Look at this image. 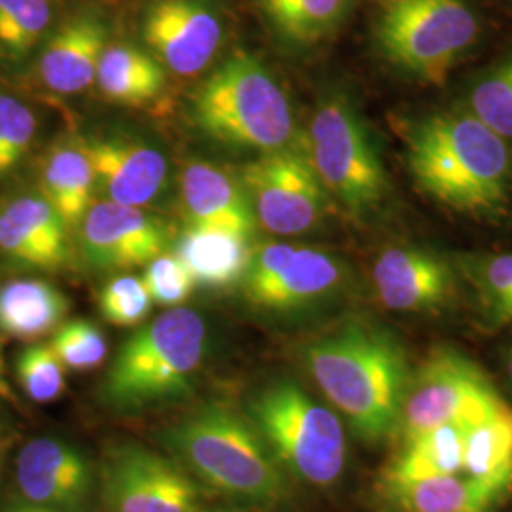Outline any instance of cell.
Masks as SVG:
<instances>
[{
	"label": "cell",
	"mask_w": 512,
	"mask_h": 512,
	"mask_svg": "<svg viewBox=\"0 0 512 512\" xmlns=\"http://www.w3.org/2000/svg\"><path fill=\"white\" fill-rule=\"evenodd\" d=\"M480 33L469 0H380L374 38L404 76L442 86Z\"/></svg>",
	"instance_id": "7"
},
{
	"label": "cell",
	"mask_w": 512,
	"mask_h": 512,
	"mask_svg": "<svg viewBox=\"0 0 512 512\" xmlns=\"http://www.w3.org/2000/svg\"><path fill=\"white\" fill-rule=\"evenodd\" d=\"M50 346L63 366L74 372H88L103 365L109 353L103 330L86 319H74L59 325Z\"/></svg>",
	"instance_id": "33"
},
{
	"label": "cell",
	"mask_w": 512,
	"mask_h": 512,
	"mask_svg": "<svg viewBox=\"0 0 512 512\" xmlns=\"http://www.w3.org/2000/svg\"><path fill=\"white\" fill-rule=\"evenodd\" d=\"M505 365H507V374H509V380L512 382V351L507 355V361H505Z\"/></svg>",
	"instance_id": "39"
},
{
	"label": "cell",
	"mask_w": 512,
	"mask_h": 512,
	"mask_svg": "<svg viewBox=\"0 0 512 512\" xmlns=\"http://www.w3.org/2000/svg\"><path fill=\"white\" fill-rule=\"evenodd\" d=\"M196 126L217 143L260 154L291 147V103L253 55L236 52L209 74L192 97Z\"/></svg>",
	"instance_id": "5"
},
{
	"label": "cell",
	"mask_w": 512,
	"mask_h": 512,
	"mask_svg": "<svg viewBox=\"0 0 512 512\" xmlns=\"http://www.w3.org/2000/svg\"><path fill=\"white\" fill-rule=\"evenodd\" d=\"M16 376L25 395L35 403L57 401L65 389V366L50 344H33L16 359Z\"/></svg>",
	"instance_id": "32"
},
{
	"label": "cell",
	"mask_w": 512,
	"mask_h": 512,
	"mask_svg": "<svg viewBox=\"0 0 512 512\" xmlns=\"http://www.w3.org/2000/svg\"><path fill=\"white\" fill-rule=\"evenodd\" d=\"M35 133L33 110L12 95H0V179L25 158Z\"/></svg>",
	"instance_id": "34"
},
{
	"label": "cell",
	"mask_w": 512,
	"mask_h": 512,
	"mask_svg": "<svg viewBox=\"0 0 512 512\" xmlns=\"http://www.w3.org/2000/svg\"><path fill=\"white\" fill-rule=\"evenodd\" d=\"M205 348L202 315L169 308L118 349L99 389L101 403L129 414L183 399L192 391Z\"/></svg>",
	"instance_id": "4"
},
{
	"label": "cell",
	"mask_w": 512,
	"mask_h": 512,
	"mask_svg": "<svg viewBox=\"0 0 512 512\" xmlns=\"http://www.w3.org/2000/svg\"><path fill=\"white\" fill-rule=\"evenodd\" d=\"M507 406L475 361L459 349L440 346L410 374L397 437L412 439L444 423L473 427Z\"/></svg>",
	"instance_id": "9"
},
{
	"label": "cell",
	"mask_w": 512,
	"mask_h": 512,
	"mask_svg": "<svg viewBox=\"0 0 512 512\" xmlns=\"http://www.w3.org/2000/svg\"><path fill=\"white\" fill-rule=\"evenodd\" d=\"M143 283L154 304L179 308L194 291V279L177 255H160L147 264Z\"/></svg>",
	"instance_id": "36"
},
{
	"label": "cell",
	"mask_w": 512,
	"mask_h": 512,
	"mask_svg": "<svg viewBox=\"0 0 512 512\" xmlns=\"http://www.w3.org/2000/svg\"><path fill=\"white\" fill-rule=\"evenodd\" d=\"M372 281L385 308L401 313H439L458 285L444 258L412 245L387 247L374 262Z\"/></svg>",
	"instance_id": "16"
},
{
	"label": "cell",
	"mask_w": 512,
	"mask_h": 512,
	"mask_svg": "<svg viewBox=\"0 0 512 512\" xmlns=\"http://www.w3.org/2000/svg\"><path fill=\"white\" fill-rule=\"evenodd\" d=\"M0 399L16 403V395L12 391V385L6 378V366H4V359H2V349H0Z\"/></svg>",
	"instance_id": "38"
},
{
	"label": "cell",
	"mask_w": 512,
	"mask_h": 512,
	"mask_svg": "<svg viewBox=\"0 0 512 512\" xmlns=\"http://www.w3.org/2000/svg\"><path fill=\"white\" fill-rule=\"evenodd\" d=\"M109 44L107 23L82 12L63 21L48 40L40 57V76L57 93L88 90L97 78L101 55Z\"/></svg>",
	"instance_id": "19"
},
{
	"label": "cell",
	"mask_w": 512,
	"mask_h": 512,
	"mask_svg": "<svg viewBox=\"0 0 512 512\" xmlns=\"http://www.w3.org/2000/svg\"><path fill=\"white\" fill-rule=\"evenodd\" d=\"M152 298L143 279L135 275H120L107 283L99 296V310L114 327H137L152 310Z\"/></svg>",
	"instance_id": "35"
},
{
	"label": "cell",
	"mask_w": 512,
	"mask_h": 512,
	"mask_svg": "<svg viewBox=\"0 0 512 512\" xmlns=\"http://www.w3.org/2000/svg\"><path fill=\"white\" fill-rule=\"evenodd\" d=\"M467 429L458 423H444L412 439L401 440V448L382 471V488L463 473Z\"/></svg>",
	"instance_id": "21"
},
{
	"label": "cell",
	"mask_w": 512,
	"mask_h": 512,
	"mask_svg": "<svg viewBox=\"0 0 512 512\" xmlns=\"http://www.w3.org/2000/svg\"><path fill=\"white\" fill-rule=\"evenodd\" d=\"M469 112L505 141L512 139V55L482 76L469 95Z\"/></svg>",
	"instance_id": "31"
},
{
	"label": "cell",
	"mask_w": 512,
	"mask_h": 512,
	"mask_svg": "<svg viewBox=\"0 0 512 512\" xmlns=\"http://www.w3.org/2000/svg\"><path fill=\"white\" fill-rule=\"evenodd\" d=\"M110 512H198L200 494L183 469L141 444H118L101 463Z\"/></svg>",
	"instance_id": "12"
},
{
	"label": "cell",
	"mask_w": 512,
	"mask_h": 512,
	"mask_svg": "<svg viewBox=\"0 0 512 512\" xmlns=\"http://www.w3.org/2000/svg\"><path fill=\"white\" fill-rule=\"evenodd\" d=\"M256 222L279 236H296L313 228L325 209V186L310 156L293 147L260 154L241 171Z\"/></svg>",
	"instance_id": "11"
},
{
	"label": "cell",
	"mask_w": 512,
	"mask_h": 512,
	"mask_svg": "<svg viewBox=\"0 0 512 512\" xmlns=\"http://www.w3.org/2000/svg\"><path fill=\"white\" fill-rule=\"evenodd\" d=\"M69 302L54 285L40 279H16L0 287V330L18 340H37L59 329Z\"/></svg>",
	"instance_id": "23"
},
{
	"label": "cell",
	"mask_w": 512,
	"mask_h": 512,
	"mask_svg": "<svg viewBox=\"0 0 512 512\" xmlns=\"http://www.w3.org/2000/svg\"><path fill=\"white\" fill-rule=\"evenodd\" d=\"M52 0H0V54H29L52 23Z\"/></svg>",
	"instance_id": "30"
},
{
	"label": "cell",
	"mask_w": 512,
	"mask_h": 512,
	"mask_svg": "<svg viewBox=\"0 0 512 512\" xmlns=\"http://www.w3.org/2000/svg\"><path fill=\"white\" fill-rule=\"evenodd\" d=\"M2 454H4V435H2V427H0V469H2Z\"/></svg>",
	"instance_id": "40"
},
{
	"label": "cell",
	"mask_w": 512,
	"mask_h": 512,
	"mask_svg": "<svg viewBox=\"0 0 512 512\" xmlns=\"http://www.w3.org/2000/svg\"><path fill=\"white\" fill-rule=\"evenodd\" d=\"M95 175L82 148L57 147L48 154L42 169V196L69 228L82 224L92 207Z\"/></svg>",
	"instance_id": "27"
},
{
	"label": "cell",
	"mask_w": 512,
	"mask_h": 512,
	"mask_svg": "<svg viewBox=\"0 0 512 512\" xmlns=\"http://www.w3.org/2000/svg\"><path fill=\"white\" fill-rule=\"evenodd\" d=\"M181 203L190 226L228 230L251 238L256 217L243 188L219 167L194 162L181 175Z\"/></svg>",
	"instance_id": "20"
},
{
	"label": "cell",
	"mask_w": 512,
	"mask_h": 512,
	"mask_svg": "<svg viewBox=\"0 0 512 512\" xmlns=\"http://www.w3.org/2000/svg\"><path fill=\"white\" fill-rule=\"evenodd\" d=\"M0 251L19 264L59 270L69 262V226L44 196H23L0 211Z\"/></svg>",
	"instance_id": "18"
},
{
	"label": "cell",
	"mask_w": 512,
	"mask_h": 512,
	"mask_svg": "<svg viewBox=\"0 0 512 512\" xmlns=\"http://www.w3.org/2000/svg\"><path fill=\"white\" fill-rule=\"evenodd\" d=\"M342 281V264L329 253L291 243H266L253 251L241 289L258 310L291 313L327 300Z\"/></svg>",
	"instance_id": "10"
},
{
	"label": "cell",
	"mask_w": 512,
	"mask_h": 512,
	"mask_svg": "<svg viewBox=\"0 0 512 512\" xmlns=\"http://www.w3.org/2000/svg\"><path fill=\"white\" fill-rule=\"evenodd\" d=\"M247 236L228 230L188 226L177 245V256L196 285L226 289L241 283L255 249Z\"/></svg>",
	"instance_id": "22"
},
{
	"label": "cell",
	"mask_w": 512,
	"mask_h": 512,
	"mask_svg": "<svg viewBox=\"0 0 512 512\" xmlns=\"http://www.w3.org/2000/svg\"><path fill=\"white\" fill-rule=\"evenodd\" d=\"M95 80L112 103L143 107L164 90V65L137 46L107 44Z\"/></svg>",
	"instance_id": "24"
},
{
	"label": "cell",
	"mask_w": 512,
	"mask_h": 512,
	"mask_svg": "<svg viewBox=\"0 0 512 512\" xmlns=\"http://www.w3.org/2000/svg\"><path fill=\"white\" fill-rule=\"evenodd\" d=\"M143 38L169 71H203L222 42V21L205 0H156L143 16Z\"/></svg>",
	"instance_id": "13"
},
{
	"label": "cell",
	"mask_w": 512,
	"mask_h": 512,
	"mask_svg": "<svg viewBox=\"0 0 512 512\" xmlns=\"http://www.w3.org/2000/svg\"><path fill=\"white\" fill-rule=\"evenodd\" d=\"M308 156L325 190L351 213L365 215L384 203L389 183L382 158L348 97L332 95L315 110Z\"/></svg>",
	"instance_id": "8"
},
{
	"label": "cell",
	"mask_w": 512,
	"mask_h": 512,
	"mask_svg": "<svg viewBox=\"0 0 512 512\" xmlns=\"http://www.w3.org/2000/svg\"><path fill=\"white\" fill-rule=\"evenodd\" d=\"M165 448L205 486L251 505H274L287 494L285 475L247 414L205 403L169 425Z\"/></svg>",
	"instance_id": "3"
},
{
	"label": "cell",
	"mask_w": 512,
	"mask_h": 512,
	"mask_svg": "<svg viewBox=\"0 0 512 512\" xmlns=\"http://www.w3.org/2000/svg\"><path fill=\"white\" fill-rule=\"evenodd\" d=\"M78 147L110 202L143 207L164 192L167 162L160 150L118 137L90 139Z\"/></svg>",
	"instance_id": "17"
},
{
	"label": "cell",
	"mask_w": 512,
	"mask_h": 512,
	"mask_svg": "<svg viewBox=\"0 0 512 512\" xmlns=\"http://www.w3.org/2000/svg\"><path fill=\"white\" fill-rule=\"evenodd\" d=\"M507 143L471 112H437L408 131V173L433 202L467 215H495L511 194Z\"/></svg>",
	"instance_id": "2"
},
{
	"label": "cell",
	"mask_w": 512,
	"mask_h": 512,
	"mask_svg": "<svg viewBox=\"0 0 512 512\" xmlns=\"http://www.w3.org/2000/svg\"><path fill=\"white\" fill-rule=\"evenodd\" d=\"M459 270L475 289L486 323L495 329L512 325V253L461 256Z\"/></svg>",
	"instance_id": "29"
},
{
	"label": "cell",
	"mask_w": 512,
	"mask_h": 512,
	"mask_svg": "<svg viewBox=\"0 0 512 512\" xmlns=\"http://www.w3.org/2000/svg\"><path fill=\"white\" fill-rule=\"evenodd\" d=\"M245 414L279 467L294 478L329 488L344 473L348 442L340 416L293 380H275L258 389Z\"/></svg>",
	"instance_id": "6"
},
{
	"label": "cell",
	"mask_w": 512,
	"mask_h": 512,
	"mask_svg": "<svg viewBox=\"0 0 512 512\" xmlns=\"http://www.w3.org/2000/svg\"><path fill=\"white\" fill-rule=\"evenodd\" d=\"M2 512H65V511H57V509H50V507H40V505H35V503H29V501H25V499H19V501H14V503H10V505H6Z\"/></svg>",
	"instance_id": "37"
},
{
	"label": "cell",
	"mask_w": 512,
	"mask_h": 512,
	"mask_svg": "<svg viewBox=\"0 0 512 512\" xmlns=\"http://www.w3.org/2000/svg\"><path fill=\"white\" fill-rule=\"evenodd\" d=\"M169 247L164 220L141 207L95 203L82 220V251L95 270H128L147 266Z\"/></svg>",
	"instance_id": "14"
},
{
	"label": "cell",
	"mask_w": 512,
	"mask_h": 512,
	"mask_svg": "<svg viewBox=\"0 0 512 512\" xmlns=\"http://www.w3.org/2000/svg\"><path fill=\"white\" fill-rule=\"evenodd\" d=\"M21 499L57 511L82 512L92 499L95 473L88 458L69 442L40 437L16 458Z\"/></svg>",
	"instance_id": "15"
},
{
	"label": "cell",
	"mask_w": 512,
	"mask_h": 512,
	"mask_svg": "<svg viewBox=\"0 0 512 512\" xmlns=\"http://www.w3.org/2000/svg\"><path fill=\"white\" fill-rule=\"evenodd\" d=\"M382 490L406 512H495L503 501L467 475L437 476Z\"/></svg>",
	"instance_id": "26"
},
{
	"label": "cell",
	"mask_w": 512,
	"mask_h": 512,
	"mask_svg": "<svg viewBox=\"0 0 512 512\" xmlns=\"http://www.w3.org/2000/svg\"><path fill=\"white\" fill-rule=\"evenodd\" d=\"M219 512H224V511H219Z\"/></svg>",
	"instance_id": "41"
},
{
	"label": "cell",
	"mask_w": 512,
	"mask_h": 512,
	"mask_svg": "<svg viewBox=\"0 0 512 512\" xmlns=\"http://www.w3.org/2000/svg\"><path fill=\"white\" fill-rule=\"evenodd\" d=\"M463 473L505 499L512 492V408L467 429Z\"/></svg>",
	"instance_id": "25"
},
{
	"label": "cell",
	"mask_w": 512,
	"mask_h": 512,
	"mask_svg": "<svg viewBox=\"0 0 512 512\" xmlns=\"http://www.w3.org/2000/svg\"><path fill=\"white\" fill-rule=\"evenodd\" d=\"M270 27L294 46L334 35L348 16L349 0H258Z\"/></svg>",
	"instance_id": "28"
},
{
	"label": "cell",
	"mask_w": 512,
	"mask_h": 512,
	"mask_svg": "<svg viewBox=\"0 0 512 512\" xmlns=\"http://www.w3.org/2000/svg\"><path fill=\"white\" fill-rule=\"evenodd\" d=\"M313 382L366 444L397 437L410 366L403 344L384 327L353 319L304 348Z\"/></svg>",
	"instance_id": "1"
}]
</instances>
